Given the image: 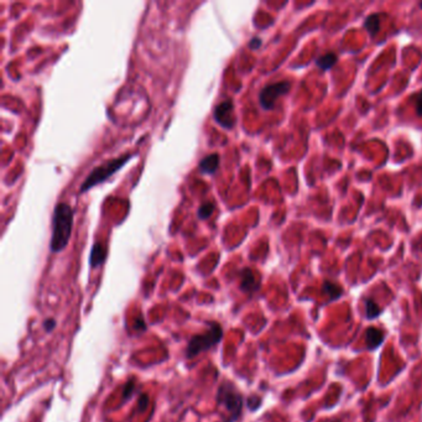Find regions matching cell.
<instances>
[{"label": "cell", "mask_w": 422, "mask_h": 422, "mask_svg": "<svg viewBox=\"0 0 422 422\" xmlns=\"http://www.w3.org/2000/svg\"><path fill=\"white\" fill-rule=\"evenodd\" d=\"M223 337L222 326L217 322H208V330L203 335H196L190 339L186 349L187 358H195L198 354L203 353L221 342Z\"/></svg>", "instance_id": "3"}, {"label": "cell", "mask_w": 422, "mask_h": 422, "mask_svg": "<svg viewBox=\"0 0 422 422\" xmlns=\"http://www.w3.org/2000/svg\"><path fill=\"white\" fill-rule=\"evenodd\" d=\"M133 156H134V154H125V155H123V156L116 157V159H113V160H109V161H107V162L102 163V165L97 166V168H95L92 171H90V174L87 176L86 180L83 181L80 192L83 193V192L88 191V190L92 189V187H95L96 184L104 182L107 178H109L110 176L115 174L116 171H119V170L122 169L123 166H124L125 163H127Z\"/></svg>", "instance_id": "4"}, {"label": "cell", "mask_w": 422, "mask_h": 422, "mask_svg": "<svg viewBox=\"0 0 422 422\" xmlns=\"http://www.w3.org/2000/svg\"><path fill=\"white\" fill-rule=\"evenodd\" d=\"M336 62H337V56H336V54H332V52L323 55V56H321L317 61H316L317 66L321 69H323V71H327V69H330L331 67L335 66Z\"/></svg>", "instance_id": "12"}, {"label": "cell", "mask_w": 422, "mask_h": 422, "mask_svg": "<svg viewBox=\"0 0 422 422\" xmlns=\"http://www.w3.org/2000/svg\"><path fill=\"white\" fill-rule=\"evenodd\" d=\"M260 46H262V40H260L259 37H254V39H251L250 42H249V48L251 50L259 49Z\"/></svg>", "instance_id": "20"}, {"label": "cell", "mask_w": 422, "mask_h": 422, "mask_svg": "<svg viewBox=\"0 0 422 422\" xmlns=\"http://www.w3.org/2000/svg\"><path fill=\"white\" fill-rule=\"evenodd\" d=\"M134 389H135V384L134 382H128L127 385L124 386V391H123V400H127L128 397H130L133 395Z\"/></svg>", "instance_id": "16"}, {"label": "cell", "mask_w": 422, "mask_h": 422, "mask_svg": "<svg viewBox=\"0 0 422 422\" xmlns=\"http://www.w3.org/2000/svg\"><path fill=\"white\" fill-rule=\"evenodd\" d=\"M148 405H149L148 395L143 394L142 397H140V400H139V411H144V410L148 407Z\"/></svg>", "instance_id": "18"}, {"label": "cell", "mask_w": 422, "mask_h": 422, "mask_svg": "<svg viewBox=\"0 0 422 422\" xmlns=\"http://www.w3.org/2000/svg\"><path fill=\"white\" fill-rule=\"evenodd\" d=\"M365 312L368 318H375L380 315V309L374 301L365 300Z\"/></svg>", "instance_id": "15"}, {"label": "cell", "mask_w": 422, "mask_h": 422, "mask_svg": "<svg viewBox=\"0 0 422 422\" xmlns=\"http://www.w3.org/2000/svg\"><path fill=\"white\" fill-rule=\"evenodd\" d=\"M105 256H107V250H105L104 245L101 244V243H96L93 245L92 251H90V257H89V264L90 268H97V266L102 265L105 260Z\"/></svg>", "instance_id": "9"}, {"label": "cell", "mask_w": 422, "mask_h": 422, "mask_svg": "<svg viewBox=\"0 0 422 422\" xmlns=\"http://www.w3.org/2000/svg\"><path fill=\"white\" fill-rule=\"evenodd\" d=\"M215 120L224 129H231L236 124V119H234V107L233 102L227 99V101L222 102L215 108V113H213Z\"/></svg>", "instance_id": "6"}, {"label": "cell", "mask_w": 422, "mask_h": 422, "mask_svg": "<svg viewBox=\"0 0 422 422\" xmlns=\"http://www.w3.org/2000/svg\"><path fill=\"white\" fill-rule=\"evenodd\" d=\"M240 275V289L245 292H253L257 289V283L256 279L254 276V272L250 270L249 268L243 269L242 271L239 272Z\"/></svg>", "instance_id": "8"}, {"label": "cell", "mask_w": 422, "mask_h": 422, "mask_svg": "<svg viewBox=\"0 0 422 422\" xmlns=\"http://www.w3.org/2000/svg\"><path fill=\"white\" fill-rule=\"evenodd\" d=\"M366 344H368L369 349H375V348L379 347L384 341V333L382 331H379L378 328H368L366 330Z\"/></svg>", "instance_id": "10"}, {"label": "cell", "mask_w": 422, "mask_h": 422, "mask_svg": "<svg viewBox=\"0 0 422 422\" xmlns=\"http://www.w3.org/2000/svg\"><path fill=\"white\" fill-rule=\"evenodd\" d=\"M364 26H365L366 30H368L369 34L371 35V36H375V35L379 32V29H380V17H379V15H378V14L369 15L368 17H366Z\"/></svg>", "instance_id": "11"}, {"label": "cell", "mask_w": 422, "mask_h": 422, "mask_svg": "<svg viewBox=\"0 0 422 422\" xmlns=\"http://www.w3.org/2000/svg\"><path fill=\"white\" fill-rule=\"evenodd\" d=\"M73 209L64 202H60L55 206L52 216V236L50 249L52 253L63 250L68 244L73 227Z\"/></svg>", "instance_id": "1"}, {"label": "cell", "mask_w": 422, "mask_h": 422, "mask_svg": "<svg viewBox=\"0 0 422 422\" xmlns=\"http://www.w3.org/2000/svg\"><path fill=\"white\" fill-rule=\"evenodd\" d=\"M213 212H215V203L213 202H204L198 208L197 216L201 219H208L213 215Z\"/></svg>", "instance_id": "13"}, {"label": "cell", "mask_w": 422, "mask_h": 422, "mask_svg": "<svg viewBox=\"0 0 422 422\" xmlns=\"http://www.w3.org/2000/svg\"><path fill=\"white\" fill-rule=\"evenodd\" d=\"M219 155L218 154H209L207 155L206 157H203V159L201 160V162H199L198 165V169L199 171L202 172V174H207V175H213L215 172L218 170V166H219Z\"/></svg>", "instance_id": "7"}, {"label": "cell", "mask_w": 422, "mask_h": 422, "mask_svg": "<svg viewBox=\"0 0 422 422\" xmlns=\"http://www.w3.org/2000/svg\"><path fill=\"white\" fill-rule=\"evenodd\" d=\"M217 404L224 411V422H234L242 414L243 397L230 382L221 384L217 392Z\"/></svg>", "instance_id": "2"}, {"label": "cell", "mask_w": 422, "mask_h": 422, "mask_svg": "<svg viewBox=\"0 0 422 422\" xmlns=\"http://www.w3.org/2000/svg\"><path fill=\"white\" fill-rule=\"evenodd\" d=\"M323 291L326 292L327 295H330V297L332 298V300H336V298H338L339 296L342 295L341 287L333 283H328V281L323 284Z\"/></svg>", "instance_id": "14"}, {"label": "cell", "mask_w": 422, "mask_h": 422, "mask_svg": "<svg viewBox=\"0 0 422 422\" xmlns=\"http://www.w3.org/2000/svg\"><path fill=\"white\" fill-rule=\"evenodd\" d=\"M43 327H45V330L48 331V332H51L52 330H54L55 327H56V321L55 319H46L45 322H43Z\"/></svg>", "instance_id": "19"}, {"label": "cell", "mask_w": 422, "mask_h": 422, "mask_svg": "<svg viewBox=\"0 0 422 422\" xmlns=\"http://www.w3.org/2000/svg\"><path fill=\"white\" fill-rule=\"evenodd\" d=\"M414 103H415V109H416V113H417V115L422 116V90L414 98Z\"/></svg>", "instance_id": "17"}, {"label": "cell", "mask_w": 422, "mask_h": 422, "mask_svg": "<svg viewBox=\"0 0 422 422\" xmlns=\"http://www.w3.org/2000/svg\"><path fill=\"white\" fill-rule=\"evenodd\" d=\"M290 87H291V83L289 81L275 82V83L265 86L259 93L260 105L266 110L272 109L275 107V103H276V99L280 96L286 95L290 90Z\"/></svg>", "instance_id": "5"}, {"label": "cell", "mask_w": 422, "mask_h": 422, "mask_svg": "<svg viewBox=\"0 0 422 422\" xmlns=\"http://www.w3.org/2000/svg\"><path fill=\"white\" fill-rule=\"evenodd\" d=\"M421 8H422V3H421Z\"/></svg>", "instance_id": "21"}]
</instances>
